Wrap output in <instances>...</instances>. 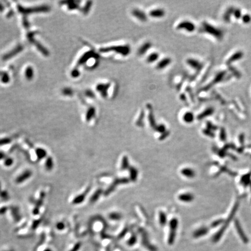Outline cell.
<instances>
[{
	"instance_id": "cell-1",
	"label": "cell",
	"mask_w": 251,
	"mask_h": 251,
	"mask_svg": "<svg viewBox=\"0 0 251 251\" xmlns=\"http://www.w3.org/2000/svg\"><path fill=\"white\" fill-rule=\"evenodd\" d=\"M176 29L191 33L196 29V26L194 22L189 20H183L179 22L175 26Z\"/></svg>"
},
{
	"instance_id": "cell-2",
	"label": "cell",
	"mask_w": 251,
	"mask_h": 251,
	"mask_svg": "<svg viewBox=\"0 0 251 251\" xmlns=\"http://www.w3.org/2000/svg\"><path fill=\"white\" fill-rule=\"evenodd\" d=\"M238 206H239V202H236L235 204L234 205L233 209V210H231V212L230 213V215H229V217H228L227 220L226 221L224 224V226H223V227L220 229V230L215 235V237H214V239H213V240H214L215 241H217V240H219V239L220 238V237H222L223 234L224 232V231L226 230V229L227 228V227L229 225L230 222H231V220H232V219L233 218L234 216L235 215V213L236 211L238 209Z\"/></svg>"
},
{
	"instance_id": "cell-3",
	"label": "cell",
	"mask_w": 251,
	"mask_h": 251,
	"mask_svg": "<svg viewBox=\"0 0 251 251\" xmlns=\"http://www.w3.org/2000/svg\"><path fill=\"white\" fill-rule=\"evenodd\" d=\"M170 234L168 239V243L172 245L174 243L175 237V232L178 227V220L176 218L172 219L169 223Z\"/></svg>"
},
{
	"instance_id": "cell-4",
	"label": "cell",
	"mask_w": 251,
	"mask_h": 251,
	"mask_svg": "<svg viewBox=\"0 0 251 251\" xmlns=\"http://www.w3.org/2000/svg\"><path fill=\"white\" fill-rule=\"evenodd\" d=\"M202 29L204 31H206L208 34L215 36L217 39H219V37L221 34L219 30L217 29L215 27H213V26L210 25V24L206 22L202 24Z\"/></svg>"
},
{
	"instance_id": "cell-5",
	"label": "cell",
	"mask_w": 251,
	"mask_h": 251,
	"mask_svg": "<svg viewBox=\"0 0 251 251\" xmlns=\"http://www.w3.org/2000/svg\"><path fill=\"white\" fill-rule=\"evenodd\" d=\"M129 182V179L127 178H122V179H117L115 181H113V184L111 185L110 187L108 188V189L106 191L105 194L106 195H109V194L112 193L115 189L116 188L118 184H127Z\"/></svg>"
},
{
	"instance_id": "cell-6",
	"label": "cell",
	"mask_w": 251,
	"mask_h": 251,
	"mask_svg": "<svg viewBox=\"0 0 251 251\" xmlns=\"http://www.w3.org/2000/svg\"><path fill=\"white\" fill-rule=\"evenodd\" d=\"M166 15V12L162 8H153L148 12V16L149 17L155 19H160L164 18Z\"/></svg>"
},
{
	"instance_id": "cell-7",
	"label": "cell",
	"mask_w": 251,
	"mask_h": 251,
	"mask_svg": "<svg viewBox=\"0 0 251 251\" xmlns=\"http://www.w3.org/2000/svg\"><path fill=\"white\" fill-rule=\"evenodd\" d=\"M131 15L134 18H136V19L142 22H146L147 20L146 13L139 9H134L131 12Z\"/></svg>"
},
{
	"instance_id": "cell-8",
	"label": "cell",
	"mask_w": 251,
	"mask_h": 251,
	"mask_svg": "<svg viewBox=\"0 0 251 251\" xmlns=\"http://www.w3.org/2000/svg\"><path fill=\"white\" fill-rule=\"evenodd\" d=\"M172 62V60L170 58H164L159 61H158L156 68L158 70H162L168 67L170 63Z\"/></svg>"
},
{
	"instance_id": "cell-9",
	"label": "cell",
	"mask_w": 251,
	"mask_h": 251,
	"mask_svg": "<svg viewBox=\"0 0 251 251\" xmlns=\"http://www.w3.org/2000/svg\"><path fill=\"white\" fill-rule=\"evenodd\" d=\"M187 64L190 67L192 68L193 69H196V70H199L202 66V64L201 62H199L198 60L195 59L188 58L187 59Z\"/></svg>"
},
{
	"instance_id": "cell-10",
	"label": "cell",
	"mask_w": 251,
	"mask_h": 251,
	"mask_svg": "<svg viewBox=\"0 0 251 251\" xmlns=\"http://www.w3.org/2000/svg\"><path fill=\"white\" fill-rule=\"evenodd\" d=\"M179 199L184 202H191L194 199V197L192 194L185 193L179 196Z\"/></svg>"
},
{
	"instance_id": "cell-11",
	"label": "cell",
	"mask_w": 251,
	"mask_h": 251,
	"mask_svg": "<svg viewBox=\"0 0 251 251\" xmlns=\"http://www.w3.org/2000/svg\"><path fill=\"white\" fill-rule=\"evenodd\" d=\"M159 58V54L158 53L153 52V53H151L146 57V62L148 64H152L155 62L158 61Z\"/></svg>"
},
{
	"instance_id": "cell-12",
	"label": "cell",
	"mask_w": 251,
	"mask_h": 251,
	"mask_svg": "<svg viewBox=\"0 0 251 251\" xmlns=\"http://www.w3.org/2000/svg\"><path fill=\"white\" fill-rule=\"evenodd\" d=\"M181 173L183 175L189 179L194 178L195 175V172L190 168H184L181 170Z\"/></svg>"
},
{
	"instance_id": "cell-13",
	"label": "cell",
	"mask_w": 251,
	"mask_h": 251,
	"mask_svg": "<svg viewBox=\"0 0 251 251\" xmlns=\"http://www.w3.org/2000/svg\"><path fill=\"white\" fill-rule=\"evenodd\" d=\"M31 175V173L29 170H27L26 172H24V173H22L20 175H19L18 178L17 179V183H21L24 181H25L26 180H27L28 179H29Z\"/></svg>"
},
{
	"instance_id": "cell-14",
	"label": "cell",
	"mask_w": 251,
	"mask_h": 251,
	"mask_svg": "<svg viewBox=\"0 0 251 251\" xmlns=\"http://www.w3.org/2000/svg\"><path fill=\"white\" fill-rule=\"evenodd\" d=\"M235 225L236 228H237V231H238V233H239L241 238L244 241V242H248V239H247V238L246 237L245 234L244 233L243 230H242V228L241 227V226H240L238 220H235Z\"/></svg>"
},
{
	"instance_id": "cell-15",
	"label": "cell",
	"mask_w": 251,
	"mask_h": 251,
	"mask_svg": "<svg viewBox=\"0 0 251 251\" xmlns=\"http://www.w3.org/2000/svg\"><path fill=\"white\" fill-rule=\"evenodd\" d=\"M183 119L185 122L187 123H191L193 122L194 120V116L192 112H187L184 114Z\"/></svg>"
},
{
	"instance_id": "cell-16",
	"label": "cell",
	"mask_w": 251,
	"mask_h": 251,
	"mask_svg": "<svg viewBox=\"0 0 251 251\" xmlns=\"http://www.w3.org/2000/svg\"><path fill=\"white\" fill-rule=\"evenodd\" d=\"M208 228L207 227H202L197 230L194 233V237L195 238H199V237H201L202 235H204L205 234L208 233Z\"/></svg>"
},
{
	"instance_id": "cell-17",
	"label": "cell",
	"mask_w": 251,
	"mask_h": 251,
	"mask_svg": "<svg viewBox=\"0 0 251 251\" xmlns=\"http://www.w3.org/2000/svg\"><path fill=\"white\" fill-rule=\"evenodd\" d=\"M129 169V173H130V180L131 181H136L138 176V171L134 167H130Z\"/></svg>"
},
{
	"instance_id": "cell-18",
	"label": "cell",
	"mask_w": 251,
	"mask_h": 251,
	"mask_svg": "<svg viewBox=\"0 0 251 251\" xmlns=\"http://www.w3.org/2000/svg\"><path fill=\"white\" fill-rule=\"evenodd\" d=\"M151 47V44L149 42H146L142 46H141L140 48H139L138 50V54L139 55H142L146 53L148 50H149Z\"/></svg>"
},
{
	"instance_id": "cell-19",
	"label": "cell",
	"mask_w": 251,
	"mask_h": 251,
	"mask_svg": "<svg viewBox=\"0 0 251 251\" xmlns=\"http://www.w3.org/2000/svg\"><path fill=\"white\" fill-rule=\"evenodd\" d=\"M251 173L243 175L241 179V183L245 187H246L251 182Z\"/></svg>"
},
{
	"instance_id": "cell-20",
	"label": "cell",
	"mask_w": 251,
	"mask_h": 251,
	"mask_svg": "<svg viewBox=\"0 0 251 251\" xmlns=\"http://www.w3.org/2000/svg\"><path fill=\"white\" fill-rule=\"evenodd\" d=\"M213 112V108H208L206 109L205 111H204V112H202V113H201L200 115H199L198 116V119H202L208 116L211 115Z\"/></svg>"
},
{
	"instance_id": "cell-21",
	"label": "cell",
	"mask_w": 251,
	"mask_h": 251,
	"mask_svg": "<svg viewBox=\"0 0 251 251\" xmlns=\"http://www.w3.org/2000/svg\"><path fill=\"white\" fill-rule=\"evenodd\" d=\"M159 223L162 226H164L166 224L167 222V217L166 214L164 213V212H159Z\"/></svg>"
},
{
	"instance_id": "cell-22",
	"label": "cell",
	"mask_w": 251,
	"mask_h": 251,
	"mask_svg": "<svg viewBox=\"0 0 251 251\" xmlns=\"http://www.w3.org/2000/svg\"><path fill=\"white\" fill-rule=\"evenodd\" d=\"M122 215L119 213L113 212L111 213L109 215V219L112 220H120L122 219Z\"/></svg>"
},
{
	"instance_id": "cell-23",
	"label": "cell",
	"mask_w": 251,
	"mask_h": 251,
	"mask_svg": "<svg viewBox=\"0 0 251 251\" xmlns=\"http://www.w3.org/2000/svg\"><path fill=\"white\" fill-rule=\"evenodd\" d=\"M129 159L127 157L124 156L123 157L122 159V166H121V169L122 170H124L127 169L129 168Z\"/></svg>"
},
{
	"instance_id": "cell-24",
	"label": "cell",
	"mask_w": 251,
	"mask_h": 251,
	"mask_svg": "<svg viewBox=\"0 0 251 251\" xmlns=\"http://www.w3.org/2000/svg\"><path fill=\"white\" fill-rule=\"evenodd\" d=\"M36 155L39 159H42L46 156V151L42 148H37L36 149Z\"/></svg>"
},
{
	"instance_id": "cell-25",
	"label": "cell",
	"mask_w": 251,
	"mask_h": 251,
	"mask_svg": "<svg viewBox=\"0 0 251 251\" xmlns=\"http://www.w3.org/2000/svg\"><path fill=\"white\" fill-rule=\"evenodd\" d=\"M102 193V191L101 190H97L95 193H94L93 197L91 198V202H95V201H97V199L99 198V197Z\"/></svg>"
},
{
	"instance_id": "cell-26",
	"label": "cell",
	"mask_w": 251,
	"mask_h": 251,
	"mask_svg": "<svg viewBox=\"0 0 251 251\" xmlns=\"http://www.w3.org/2000/svg\"><path fill=\"white\" fill-rule=\"evenodd\" d=\"M46 169L48 170H51L53 169V162L52 158H48L46 161Z\"/></svg>"
},
{
	"instance_id": "cell-27",
	"label": "cell",
	"mask_w": 251,
	"mask_h": 251,
	"mask_svg": "<svg viewBox=\"0 0 251 251\" xmlns=\"http://www.w3.org/2000/svg\"><path fill=\"white\" fill-rule=\"evenodd\" d=\"M155 129L157 131L161 133H164V132H166V127L164 124H160V125L157 126Z\"/></svg>"
},
{
	"instance_id": "cell-28",
	"label": "cell",
	"mask_w": 251,
	"mask_h": 251,
	"mask_svg": "<svg viewBox=\"0 0 251 251\" xmlns=\"http://www.w3.org/2000/svg\"><path fill=\"white\" fill-rule=\"evenodd\" d=\"M85 197H86L85 194H82L81 195L76 197V199L74 200V203H75V204L81 203L84 201V199L85 198Z\"/></svg>"
},
{
	"instance_id": "cell-29",
	"label": "cell",
	"mask_w": 251,
	"mask_h": 251,
	"mask_svg": "<svg viewBox=\"0 0 251 251\" xmlns=\"http://www.w3.org/2000/svg\"><path fill=\"white\" fill-rule=\"evenodd\" d=\"M242 21H243L244 23H245V24H248V23H249L251 21V17L249 15L246 14V15H245L242 16Z\"/></svg>"
},
{
	"instance_id": "cell-30",
	"label": "cell",
	"mask_w": 251,
	"mask_h": 251,
	"mask_svg": "<svg viewBox=\"0 0 251 251\" xmlns=\"http://www.w3.org/2000/svg\"><path fill=\"white\" fill-rule=\"evenodd\" d=\"M136 241H137V237L135 235H133L132 237L129 239L128 243L130 245H134L136 242Z\"/></svg>"
},
{
	"instance_id": "cell-31",
	"label": "cell",
	"mask_w": 251,
	"mask_h": 251,
	"mask_svg": "<svg viewBox=\"0 0 251 251\" xmlns=\"http://www.w3.org/2000/svg\"><path fill=\"white\" fill-rule=\"evenodd\" d=\"M203 133H204L205 135H206L209 136V137H215V135L212 133V131L211 130H209V129L204 130H203Z\"/></svg>"
},
{
	"instance_id": "cell-32",
	"label": "cell",
	"mask_w": 251,
	"mask_h": 251,
	"mask_svg": "<svg viewBox=\"0 0 251 251\" xmlns=\"http://www.w3.org/2000/svg\"><path fill=\"white\" fill-rule=\"evenodd\" d=\"M223 222V219H219V220H216L215 222H213L212 223V224H211V226L212 227H216V226H219V225H220L221 223H222Z\"/></svg>"
},
{
	"instance_id": "cell-33",
	"label": "cell",
	"mask_w": 251,
	"mask_h": 251,
	"mask_svg": "<svg viewBox=\"0 0 251 251\" xmlns=\"http://www.w3.org/2000/svg\"><path fill=\"white\" fill-rule=\"evenodd\" d=\"M234 15L235 18H237V19H239V18L241 17V11L239 10V9H237L236 10L234 11Z\"/></svg>"
},
{
	"instance_id": "cell-34",
	"label": "cell",
	"mask_w": 251,
	"mask_h": 251,
	"mask_svg": "<svg viewBox=\"0 0 251 251\" xmlns=\"http://www.w3.org/2000/svg\"><path fill=\"white\" fill-rule=\"evenodd\" d=\"M12 164H13V160L11 158H7L4 162V164L6 166H9L12 165Z\"/></svg>"
},
{
	"instance_id": "cell-35",
	"label": "cell",
	"mask_w": 251,
	"mask_h": 251,
	"mask_svg": "<svg viewBox=\"0 0 251 251\" xmlns=\"http://www.w3.org/2000/svg\"><path fill=\"white\" fill-rule=\"evenodd\" d=\"M226 132L224 129H222L220 131V138L222 141L226 140Z\"/></svg>"
},
{
	"instance_id": "cell-36",
	"label": "cell",
	"mask_w": 251,
	"mask_h": 251,
	"mask_svg": "<svg viewBox=\"0 0 251 251\" xmlns=\"http://www.w3.org/2000/svg\"><path fill=\"white\" fill-rule=\"evenodd\" d=\"M207 126H208V128L209 130H210L211 131H213V130H215L216 129H217V127H215V126H213V125H212V123H207Z\"/></svg>"
},
{
	"instance_id": "cell-37",
	"label": "cell",
	"mask_w": 251,
	"mask_h": 251,
	"mask_svg": "<svg viewBox=\"0 0 251 251\" xmlns=\"http://www.w3.org/2000/svg\"><path fill=\"white\" fill-rule=\"evenodd\" d=\"M57 228H58V230H62L64 229L65 224L63 223L60 222V223H58L57 224Z\"/></svg>"
},
{
	"instance_id": "cell-38",
	"label": "cell",
	"mask_w": 251,
	"mask_h": 251,
	"mask_svg": "<svg viewBox=\"0 0 251 251\" xmlns=\"http://www.w3.org/2000/svg\"><path fill=\"white\" fill-rule=\"evenodd\" d=\"M169 135V131H166V132H164V133H163V135L160 137L159 138H160L161 140H163L164 139H165L166 137H168V136Z\"/></svg>"
},
{
	"instance_id": "cell-39",
	"label": "cell",
	"mask_w": 251,
	"mask_h": 251,
	"mask_svg": "<svg viewBox=\"0 0 251 251\" xmlns=\"http://www.w3.org/2000/svg\"><path fill=\"white\" fill-rule=\"evenodd\" d=\"M10 140L9 139H2V140H0V146H2L6 144H7L8 142H9Z\"/></svg>"
},
{
	"instance_id": "cell-40",
	"label": "cell",
	"mask_w": 251,
	"mask_h": 251,
	"mask_svg": "<svg viewBox=\"0 0 251 251\" xmlns=\"http://www.w3.org/2000/svg\"><path fill=\"white\" fill-rule=\"evenodd\" d=\"M4 157H5V155L4 154V153L0 152V159H3V158H4Z\"/></svg>"
},
{
	"instance_id": "cell-41",
	"label": "cell",
	"mask_w": 251,
	"mask_h": 251,
	"mask_svg": "<svg viewBox=\"0 0 251 251\" xmlns=\"http://www.w3.org/2000/svg\"><path fill=\"white\" fill-rule=\"evenodd\" d=\"M51 251V250H50V249H47V250H46V251Z\"/></svg>"
}]
</instances>
